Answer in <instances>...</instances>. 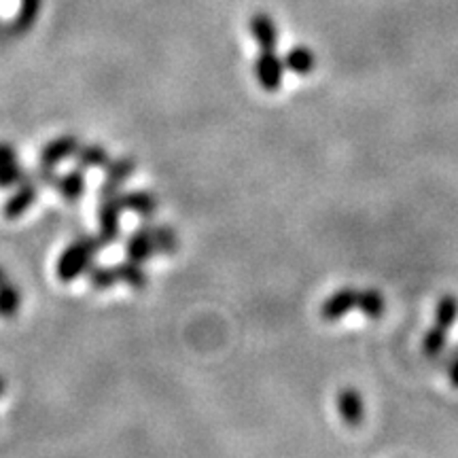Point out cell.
Here are the masks:
<instances>
[{
	"label": "cell",
	"mask_w": 458,
	"mask_h": 458,
	"mask_svg": "<svg viewBox=\"0 0 458 458\" xmlns=\"http://www.w3.org/2000/svg\"><path fill=\"white\" fill-rule=\"evenodd\" d=\"M102 249L98 236H81L68 244L57 259L55 274L62 283H72L79 276L89 272L94 257Z\"/></svg>",
	"instance_id": "1"
},
{
	"label": "cell",
	"mask_w": 458,
	"mask_h": 458,
	"mask_svg": "<svg viewBox=\"0 0 458 458\" xmlns=\"http://www.w3.org/2000/svg\"><path fill=\"white\" fill-rule=\"evenodd\" d=\"M122 193V191H119ZM117 193V196H119ZM117 196L113 198H102V204L98 208V227H100V244L102 249L108 244H113L119 238L122 232V206H119Z\"/></svg>",
	"instance_id": "2"
},
{
	"label": "cell",
	"mask_w": 458,
	"mask_h": 458,
	"mask_svg": "<svg viewBox=\"0 0 458 458\" xmlns=\"http://www.w3.org/2000/svg\"><path fill=\"white\" fill-rule=\"evenodd\" d=\"M284 74V62L276 55V51H261V55L255 60V77L266 91L280 89Z\"/></svg>",
	"instance_id": "3"
},
{
	"label": "cell",
	"mask_w": 458,
	"mask_h": 458,
	"mask_svg": "<svg viewBox=\"0 0 458 458\" xmlns=\"http://www.w3.org/2000/svg\"><path fill=\"white\" fill-rule=\"evenodd\" d=\"M357 300L359 289H352V286L335 291V293L329 295L323 306H320V318L327 320V323L344 318L351 310H357Z\"/></svg>",
	"instance_id": "4"
},
{
	"label": "cell",
	"mask_w": 458,
	"mask_h": 458,
	"mask_svg": "<svg viewBox=\"0 0 458 458\" xmlns=\"http://www.w3.org/2000/svg\"><path fill=\"white\" fill-rule=\"evenodd\" d=\"M79 147L81 145H79L77 136L62 134V136H57L55 140H51L43 147L38 162H41L43 168H55V165L60 162H64V159L74 157V153L79 151Z\"/></svg>",
	"instance_id": "5"
},
{
	"label": "cell",
	"mask_w": 458,
	"mask_h": 458,
	"mask_svg": "<svg viewBox=\"0 0 458 458\" xmlns=\"http://www.w3.org/2000/svg\"><path fill=\"white\" fill-rule=\"evenodd\" d=\"M136 164L131 157H119L117 162H108V165L105 168L106 172V179L102 182L100 187V198H113L122 191L123 182L134 174Z\"/></svg>",
	"instance_id": "6"
},
{
	"label": "cell",
	"mask_w": 458,
	"mask_h": 458,
	"mask_svg": "<svg viewBox=\"0 0 458 458\" xmlns=\"http://www.w3.org/2000/svg\"><path fill=\"white\" fill-rule=\"evenodd\" d=\"M250 37L259 45L261 51H276L278 47V26L267 13H255L249 21Z\"/></svg>",
	"instance_id": "7"
},
{
	"label": "cell",
	"mask_w": 458,
	"mask_h": 458,
	"mask_svg": "<svg viewBox=\"0 0 458 458\" xmlns=\"http://www.w3.org/2000/svg\"><path fill=\"white\" fill-rule=\"evenodd\" d=\"M337 411H340V416L344 418V422H346L348 427H359L360 422H363L365 418V403H363V397H360L359 391H354V388L346 386L342 388L340 393H337Z\"/></svg>",
	"instance_id": "8"
},
{
	"label": "cell",
	"mask_w": 458,
	"mask_h": 458,
	"mask_svg": "<svg viewBox=\"0 0 458 458\" xmlns=\"http://www.w3.org/2000/svg\"><path fill=\"white\" fill-rule=\"evenodd\" d=\"M125 255H128V259L136 263H145L147 259H151V257L157 255L156 242H153L151 225H142L140 229H136V232L131 233L128 242H125Z\"/></svg>",
	"instance_id": "9"
},
{
	"label": "cell",
	"mask_w": 458,
	"mask_h": 458,
	"mask_svg": "<svg viewBox=\"0 0 458 458\" xmlns=\"http://www.w3.org/2000/svg\"><path fill=\"white\" fill-rule=\"evenodd\" d=\"M38 187L41 185H38L37 181L34 182L26 181V182H21V185H17V191L7 199V204H4L3 215L7 216V219H17V216L24 215L26 210L30 208L34 202H37Z\"/></svg>",
	"instance_id": "10"
},
{
	"label": "cell",
	"mask_w": 458,
	"mask_h": 458,
	"mask_svg": "<svg viewBox=\"0 0 458 458\" xmlns=\"http://www.w3.org/2000/svg\"><path fill=\"white\" fill-rule=\"evenodd\" d=\"M119 206L123 210H131V213L145 216H153L157 213V198L148 191H128V193H119L117 196Z\"/></svg>",
	"instance_id": "11"
},
{
	"label": "cell",
	"mask_w": 458,
	"mask_h": 458,
	"mask_svg": "<svg viewBox=\"0 0 458 458\" xmlns=\"http://www.w3.org/2000/svg\"><path fill=\"white\" fill-rule=\"evenodd\" d=\"M284 68H289L291 72L295 74H301V77H306V74H312L314 68H317V57H314L312 49L308 47H301V45H297L289 51V54L284 55Z\"/></svg>",
	"instance_id": "12"
},
{
	"label": "cell",
	"mask_w": 458,
	"mask_h": 458,
	"mask_svg": "<svg viewBox=\"0 0 458 458\" xmlns=\"http://www.w3.org/2000/svg\"><path fill=\"white\" fill-rule=\"evenodd\" d=\"M74 159H77V168L89 170V168H106L111 157H108V151L100 145H85L79 147V151L74 153Z\"/></svg>",
	"instance_id": "13"
},
{
	"label": "cell",
	"mask_w": 458,
	"mask_h": 458,
	"mask_svg": "<svg viewBox=\"0 0 458 458\" xmlns=\"http://www.w3.org/2000/svg\"><path fill=\"white\" fill-rule=\"evenodd\" d=\"M113 267H114V274H117V283H125L134 291H142L147 286V274L142 270V263L128 259Z\"/></svg>",
	"instance_id": "14"
},
{
	"label": "cell",
	"mask_w": 458,
	"mask_h": 458,
	"mask_svg": "<svg viewBox=\"0 0 458 458\" xmlns=\"http://www.w3.org/2000/svg\"><path fill=\"white\" fill-rule=\"evenodd\" d=\"M55 189L62 198L68 199V202H74V199L81 198V193L85 191L83 170L77 168V170L68 172V174H64V176H60L55 182Z\"/></svg>",
	"instance_id": "15"
},
{
	"label": "cell",
	"mask_w": 458,
	"mask_h": 458,
	"mask_svg": "<svg viewBox=\"0 0 458 458\" xmlns=\"http://www.w3.org/2000/svg\"><path fill=\"white\" fill-rule=\"evenodd\" d=\"M357 310L363 312L368 318H380L386 310V301L385 295L376 289H365L359 291V300H357Z\"/></svg>",
	"instance_id": "16"
},
{
	"label": "cell",
	"mask_w": 458,
	"mask_h": 458,
	"mask_svg": "<svg viewBox=\"0 0 458 458\" xmlns=\"http://www.w3.org/2000/svg\"><path fill=\"white\" fill-rule=\"evenodd\" d=\"M20 308H21L20 289L4 280V283L0 284V317L13 318L15 314L20 312Z\"/></svg>",
	"instance_id": "17"
},
{
	"label": "cell",
	"mask_w": 458,
	"mask_h": 458,
	"mask_svg": "<svg viewBox=\"0 0 458 458\" xmlns=\"http://www.w3.org/2000/svg\"><path fill=\"white\" fill-rule=\"evenodd\" d=\"M458 318V300L454 295L439 297L437 306H435V325L450 329Z\"/></svg>",
	"instance_id": "18"
},
{
	"label": "cell",
	"mask_w": 458,
	"mask_h": 458,
	"mask_svg": "<svg viewBox=\"0 0 458 458\" xmlns=\"http://www.w3.org/2000/svg\"><path fill=\"white\" fill-rule=\"evenodd\" d=\"M153 232V242H156L157 255H172L179 249V236L172 227L165 225H151Z\"/></svg>",
	"instance_id": "19"
},
{
	"label": "cell",
	"mask_w": 458,
	"mask_h": 458,
	"mask_svg": "<svg viewBox=\"0 0 458 458\" xmlns=\"http://www.w3.org/2000/svg\"><path fill=\"white\" fill-rule=\"evenodd\" d=\"M448 346V329L435 325L425 334V340H422V351H425L427 357H437L442 354Z\"/></svg>",
	"instance_id": "20"
},
{
	"label": "cell",
	"mask_w": 458,
	"mask_h": 458,
	"mask_svg": "<svg viewBox=\"0 0 458 458\" xmlns=\"http://www.w3.org/2000/svg\"><path fill=\"white\" fill-rule=\"evenodd\" d=\"M38 7H41V0H21L20 13H17L15 24H13L17 32L30 30V26L34 24V21H37Z\"/></svg>",
	"instance_id": "21"
},
{
	"label": "cell",
	"mask_w": 458,
	"mask_h": 458,
	"mask_svg": "<svg viewBox=\"0 0 458 458\" xmlns=\"http://www.w3.org/2000/svg\"><path fill=\"white\" fill-rule=\"evenodd\" d=\"M26 181H28V172L24 170V165H21L20 162L4 164L3 168H0V189L21 185V182H26Z\"/></svg>",
	"instance_id": "22"
},
{
	"label": "cell",
	"mask_w": 458,
	"mask_h": 458,
	"mask_svg": "<svg viewBox=\"0 0 458 458\" xmlns=\"http://www.w3.org/2000/svg\"><path fill=\"white\" fill-rule=\"evenodd\" d=\"M88 278H89L91 289L96 291H108L114 283H117L114 267H89Z\"/></svg>",
	"instance_id": "23"
},
{
	"label": "cell",
	"mask_w": 458,
	"mask_h": 458,
	"mask_svg": "<svg viewBox=\"0 0 458 458\" xmlns=\"http://www.w3.org/2000/svg\"><path fill=\"white\" fill-rule=\"evenodd\" d=\"M15 157H17L15 147L11 145V142H0V168H3L4 164L15 162Z\"/></svg>",
	"instance_id": "24"
},
{
	"label": "cell",
	"mask_w": 458,
	"mask_h": 458,
	"mask_svg": "<svg viewBox=\"0 0 458 458\" xmlns=\"http://www.w3.org/2000/svg\"><path fill=\"white\" fill-rule=\"evenodd\" d=\"M450 382L452 386L458 388V357H454V360H452L450 365Z\"/></svg>",
	"instance_id": "25"
},
{
	"label": "cell",
	"mask_w": 458,
	"mask_h": 458,
	"mask_svg": "<svg viewBox=\"0 0 458 458\" xmlns=\"http://www.w3.org/2000/svg\"><path fill=\"white\" fill-rule=\"evenodd\" d=\"M4 388H7V380H4V377L0 376V397H3V394H4Z\"/></svg>",
	"instance_id": "26"
},
{
	"label": "cell",
	"mask_w": 458,
	"mask_h": 458,
	"mask_svg": "<svg viewBox=\"0 0 458 458\" xmlns=\"http://www.w3.org/2000/svg\"><path fill=\"white\" fill-rule=\"evenodd\" d=\"M4 280H7V276H4V272H3V270H0V284H3V283H4Z\"/></svg>",
	"instance_id": "27"
}]
</instances>
